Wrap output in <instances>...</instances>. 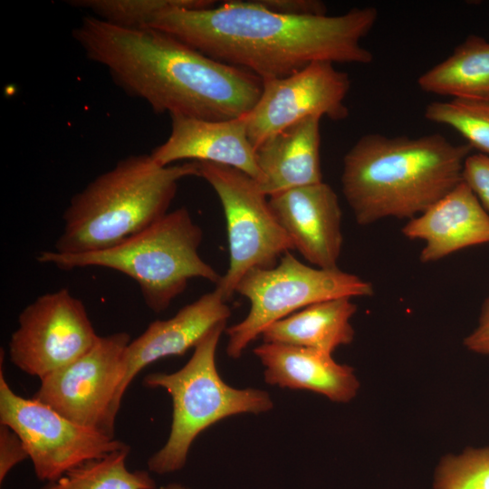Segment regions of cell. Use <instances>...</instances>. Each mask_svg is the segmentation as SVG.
Returning <instances> with one entry per match:
<instances>
[{
  "label": "cell",
  "mask_w": 489,
  "mask_h": 489,
  "mask_svg": "<svg viewBox=\"0 0 489 489\" xmlns=\"http://www.w3.org/2000/svg\"><path fill=\"white\" fill-rule=\"evenodd\" d=\"M254 353L269 385L312 391L340 403L350 401L358 393L360 382L353 368L338 363L330 353L273 342H263Z\"/></svg>",
  "instance_id": "obj_17"
},
{
  "label": "cell",
  "mask_w": 489,
  "mask_h": 489,
  "mask_svg": "<svg viewBox=\"0 0 489 489\" xmlns=\"http://www.w3.org/2000/svg\"><path fill=\"white\" fill-rule=\"evenodd\" d=\"M424 243L419 261L428 264L462 249L489 244V214L464 182L402 227Z\"/></svg>",
  "instance_id": "obj_16"
},
{
  "label": "cell",
  "mask_w": 489,
  "mask_h": 489,
  "mask_svg": "<svg viewBox=\"0 0 489 489\" xmlns=\"http://www.w3.org/2000/svg\"><path fill=\"white\" fill-rule=\"evenodd\" d=\"M69 4L124 27H144L153 15L168 9H206L216 5L211 0H75Z\"/></svg>",
  "instance_id": "obj_23"
},
{
  "label": "cell",
  "mask_w": 489,
  "mask_h": 489,
  "mask_svg": "<svg viewBox=\"0 0 489 489\" xmlns=\"http://www.w3.org/2000/svg\"><path fill=\"white\" fill-rule=\"evenodd\" d=\"M197 163L199 177L215 190L225 213L229 265L216 289L228 302L246 273L274 267L294 248L256 180L230 166Z\"/></svg>",
  "instance_id": "obj_8"
},
{
  "label": "cell",
  "mask_w": 489,
  "mask_h": 489,
  "mask_svg": "<svg viewBox=\"0 0 489 489\" xmlns=\"http://www.w3.org/2000/svg\"><path fill=\"white\" fill-rule=\"evenodd\" d=\"M472 148L440 133L361 136L343 157L342 194L356 222L417 216L463 181Z\"/></svg>",
  "instance_id": "obj_3"
},
{
  "label": "cell",
  "mask_w": 489,
  "mask_h": 489,
  "mask_svg": "<svg viewBox=\"0 0 489 489\" xmlns=\"http://www.w3.org/2000/svg\"><path fill=\"white\" fill-rule=\"evenodd\" d=\"M187 177H199L197 162L162 167L150 154L120 159L71 198L53 251L76 254L122 243L168 213Z\"/></svg>",
  "instance_id": "obj_4"
},
{
  "label": "cell",
  "mask_w": 489,
  "mask_h": 489,
  "mask_svg": "<svg viewBox=\"0 0 489 489\" xmlns=\"http://www.w3.org/2000/svg\"><path fill=\"white\" fill-rule=\"evenodd\" d=\"M159 489H190L181 484L177 483H170L166 485H162L159 487Z\"/></svg>",
  "instance_id": "obj_29"
},
{
  "label": "cell",
  "mask_w": 489,
  "mask_h": 489,
  "mask_svg": "<svg viewBox=\"0 0 489 489\" xmlns=\"http://www.w3.org/2000/svg\"><path fill=\"white\" fill-rule=\"evenodd\" d=\"M129 451L127 447L82 463L41 489H155L149 472L127 467Z\"/></svg>",
  "instance_id": "obj_21"
},
{
  "label": "cell",
  "mask_w": 489,
  "mask_h": 489,
  "mask_svg": "<svg viewBox=\"0 0 489 489\" xmlns=\"http://www.w3.org/2000/svg\"><path fill=\"white\" fill-rule=\"evenodd\" d=\"M264 8L292 16L326 15V5L318 0H255Z\"/></svg>",
  "instance_id": "obj_27"
},
{
  "label": "cell",
  "mask_w": 489,
  "mask_h": 489,
  "mask_svg": "<svg viewBox=\"0 0 489 489\" xmlns=\"http://www.w3.org/2000/svg\"><path fill=\"white\" fill-rule=\"evenodd\" d=\"M72 36L85 56L104 67L127 94L157 114L206 120L246 115L263 81L216 61L177 38L150 27H124L83 16Z\"/></svg>",
  "instance_id": "obj_2"
},
{
  "label": "cell",
  "mask_w": 489,
  "mask_h": 489,
  "mask_svg": "<svg viewBox=\"0 0 489 489\" xmlns=\"http://www.w3.org/2000/svg\"><path fill=\"white\" fill-rule=\"evenodd\" d=\"M225 324L212 329L180 369L144 377L145 387L164 388L172 399L169 436L165 445L148 460L149 472L166 475L181 470L196 437L213 424L234 415L260 414L273 408L267 392L235 388L221 379L216 352Z\"/></svg>",
  "instance_id": "obj_6"
},
{
  "label": "cell",
  "mask_w": 489,
  "mask_h": 489,
  "mask_svg": "<svg viewBox=\"0 0 489 489\" xmlns=\"http://www.w3.org/2000/svg\"><path fill=\"white\" fill-rule=\"evenodd\" d=\"M350 89L348 73L330 62H313L284 78L263 82L254 107L244 115L250 142L256 149L267 139L308 117L344 120Z\"/></svg>",
  "instance_id": "obj_12"
},
{
  "label": "cell",
  "mask_w": 489,
  "mask_h": 489,
  "mask_svg": "<svg viewBox=\"0 0 489 489\" xmlns=\"http://www.w3.org/2000/svg\"><path fill=\"white\" fill-rule=\"evenodd\" d=\"M271 208L297 250L310 264L338 268L342 211L333 188L323 181L269 197Z\"/></svg>",
  "instance_id": "obj_13"
},
{
  "label": "cell",
  "mask_w": 489,
  "mask_h": 489,
  "mask_svg": "<svg viewBox=\"0 0 489 489\" xmlns=\"http://www.w3.org/2000/svg\"><path fill=\"white\" fill-rule=\"evenodd\" d=\"M230 315L227 302L216 288L182 307L170 319L152 321L126 348L123 377L118 392L119 403H121L130 382L146 366L162 358L185 354L212 329L226 323Z\"/></svg>",
  "instance_id": "obj_15"
},
{
  "label": "cell",
  "mask_w": 489,
  "mask_h": 489,
  "mask_svg": "<svg viewBox=\"0 0 489 489\" xmlns=\"http://www.w3.org/2000/svg\"><path fill=\"white\" fill-rule=\"evenodd\" d=\"M378 15L375 7L367 6L339 15L292 16L269 11L255 0H235L206 9H168L144 27L264 82L287 77L313 62L370 63L373 54L360 42Z\"/></svg>",
  "instance_id": "obj_1"
},
{
  "label": "cell",
  "mask_w": 489,
  "mask_h": 489,
  "mask_svg": "<svg viewBox=\"0 0 489 489\" xmlns=\"http://www.w3.org/2000/svg\"><path fill=\"white\" fill-rule=\"evenodd\" d=\"M352 298L341 297L309 305L268 326L264 342L288 344L330 354L351 343L354 329L350 320L357 312Z\"/></svg>",
  "instance_id": "obj_19"
},
{
  "label": "cell",
  "mask_w": 489,
  "mask_h": 489,
  "mask_svg": "<svg viewBox=\"0 0 489 489\" xmlns=\"http://www.w3.org/2000/svg\"><path fill=\"white\" fill-rule=\"evenodd\" d=\"M99 338L83 302L62 288L38 296L20 312L9 358L42 379L84 355Z\"/></svg>",
  "instance_id": "obj_11"
},
{
  "label": "cell",
  "mask_w": 489,
  "mask_h": 489,
  "mask_svg": "<svg viewBox=\"0 0 489 489\" xmlns=\"http://www.w3.org/2000/svg\"><path fill=\"white\" fill-rule=\"evenodd\" d=\"M417 83L427 93L489 103V41L470 34Z\"/></svg>",
  "instance_id": "obj_20"
},
{
  "label": "cell",
  "mask_w": 489,
  "mask_h": 489,
  "mask_svg": "<svg viewBox=\"0 0 489 489\" xmlns=\"http://www.w3.org/2000/svg\"><path fill=\"white\" fill-rule=\"evenodd\" d=\"M0 424L23 441L37 478L52 482L87 461L129 447L97 429L79 425L36 398L10 388L0 369Z\"/></svg>",
  "instance_id": "obj_9"
},
{
  "label": "cell",
  "mask_w": 489,
  "mask_h": 489,
  "mask_svg": "<svg viewBox=\"0 0 489 489\" xmlns=\"http://www.w3.org/2000/svg\"><path fill=\"white\" fill-rule=\"evenodd\" d=\"M470 351L489 355V296L483 303L477 327L464 340Z\"/></svg>",
  "instance_id": "obj_28"
},
{
  "label": "cell",
  "mask_w": 489,
  "mask_h": 489,
  "mask_svg": "<svg viewBox=\"0 0 489 489\" xmlns=\"http://www.w3.org/2000/svg\"><path fill=\"white\" fill-rule=\"evenodd\" d=\"M235 292L249 301L250 309L243 321L226 330V353L233 359H238L271 324L322 301L372 296L374 288L369 281L339 267L307 265L287 252L274 267L246 273Z\"/></svg>",
  "instance_id": "obj_7"
},
{
  "label": "cell",
  "mask_w": 489,
  "mask_h": 489,
  "mask_svg": "<svg viewBox=\"0 0 489 489\" xmlns=\"http://www.w3.org/2000/svg\"><path fill=\"white\" fill-rule=\"evenodd\" d=\"M26 458L29 455L19 436L8 426L0 424V483Z\"/></svg>",
  "instance_id": "obj_26"
},
{
  "label": "cell",
  "mask_w": 489,
  "mask_h": 489,
  "mask_svg": "<svg viewBox=\"0 0 489 489\" xmlns=\"http://www.w3.org/2000/svg\"><path fill=\"white\" fill-rule=\"evenodd\" d=\"M463 181L489 212V156L482 153L469 155L464 165Z\"/></svg>",
  "instance_id": "obj_25"
},
{
  "label": "cell",
  "mask_w": 489,
  "mask_h": 489,
  "mask_svg": "<svg viewBox=\"0 0 489 489\" xmlns=\"http://www.w3.org/2000/svg\"><path fill=\"white\" fill-rule=\"evenodd\" d=\"M433 489H489V447H469L442 457Z\"/></svg>",
  "instance_id": "obj_24"
},
{
  "label": "cell",
  "mask_w": 489,
  "mask_h": 489,
  "mask_svg": "<svg viewBox=\"0 0 489 489\" xmlns=\"http://www.w3.org/2000/svg\"><path fill=\"white\" fill-rule=\"evenodd\" d=\"M320 117H308L267 139L255 149L268 197L322 182Z\"/></svg>",
  "instance_id": "obj_18"
},
{
  "label": "cell",
  "mask_w": 489,
  "mask_h": 489,
  "mask_svg": "<svg viewBox=\"0 0 489 489\" xmlns=\"http://www.w3.org/2000/svg\"><path fill=\"white\" fill-rule=\"evenodd\" d=\"M168 138L150 153L162 167L191 159L237 168L261 184L263 174L249 140L244 116L227 120H206L170 116Z\"/></svg>",
  "instance_id": "obj_14"
},
{
  "label": "cell",
  "mask_w": 489,
  "mask_h": 489,
  "mask_svg": "<svg viewBox=\"0 0 489 489\" xmlns=\"http://www.w3.org/2000/svg\"><path fill=\"white\" fill-rule=\"evenodd\" d=\"M424 116L454 129L472 149L489 156V103L457 99L432 101L426 106Z\"/></svg>",
  "instance_id": "obj_22"
},
{
  "label": "cell",
  "mask_w": 489,
  "mask_h": 489,
  "mask_svg": "<svg viewBox=\"0 0 489 489\" xmlns=\"http://www.w3.org/2000/svg\"><path fill=\"white\" fill-rule=\"evenodd\" d=\"M202 238V229L182 206L113 247L76 254L42 251L36 260L63 270L97 266L120 272L139 284L146 305L159 313L191 279L219 283V273L198 254Z\"/></svg>",
  "instance_id": "obj_5"
},
{
  "label": "cell",
  "mask_w": 489,
  "mask_h": 489,
  "mask_svg": "<svg viewBox=\"0 0 489 489\" xmlns=\"http://www.w3.org/2000/svg\"><path fill=\"white\" fill-rule=\"evenodd\" d=\"M130 336H100L96 344L69 365L40 379L34 398L66 418L114 437L120 404L118 392Z\"/></svg>",
  "instance_id": "obj_10"
}]
</instances>
